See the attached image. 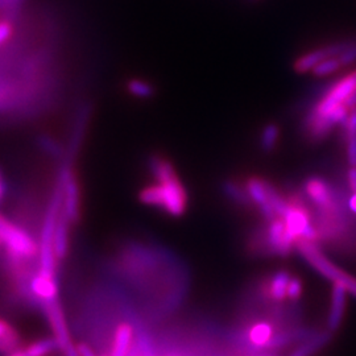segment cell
<instances>
[{
  "label": "cell",
  "mask_w": 356,
  "mask_h": 356,
  "mask_svg": "<svg viewBox=\"0 0 356 356\" xmlns=\"http://www.w3.org/2000/svg\"><path fill=\"white\" fill-rule=\"evenodd\" d=\"M149 172L153 182L141 189V204L172 218L185 216L189 207V194L173 163L161 154H154L149 160Z\"/></svg>",
  "instance_id": "2"
},
{
  "label": "cell",
  "mask_w": 356,
  "mask_h": 356,
  "mask_svg": "<svg viewBox=\"0 0 356 356\" xmlns=\"http://www.w3.org/2000/svg\"><path fill=\"white\" fill-rule=\"evenodd\" d=\"M101 356H108L107 354H101Z\"/></svg>",
  "instance_id": "22"
},
{
  "label": "cell",
  "mask_w": 356,
  "mask_h": 356,
  "mask_svg": "<svg viewBox=\"0 0 356 356\" xmlns=\"http://www.w3.org/2000/svg\"><path fill=\"white\" fill-rule=\"evenodd\" d=\"M136 343V331L132 323L120 322L113 332L108 356H131Z\"/></svg>",
  "instance_id": "6"
},
{
  "label": "cell",
  "mask_w": 356,
  "mask_h": 356,
  "mask_svg": "<svg viewBox=\"0 0 356 356\" xmlns=\"http://www.w3.org/2000/svg\"><path fill=\"white\" fill-rule=\"evenodd\" d=\"M331 338H332V332L327 329L317 330L304 341H301L300 343L296 344V347L288 356H313L321 351L323 347H326V344L330 342Z\"/></svg>",
  "instance_id": "9"
},
{
  "label": "cell",
  "mask_w": 356,
  "mask_h": 356,
  "mask_svg": "<svg viewBox=\"0 0 356 356\" xmlns=\"http://www.w3.org/2000/svg\"><path fill=\"white\" fill-rule=\"evenodd\" d=\"M344 184L348 193H356V166H348L344 177Z\"/></svg>",
  "instance_id": "16"
},
{
  "label": "cell",
  "mask_w": 356,
  "mask_h": 356,
  "mask_svg": "<svg viewBox=\"0 0 356 356\" xmlns=\"http://www.w3.org/2000/svg\"><path fill=\"white\" fill-rule=\"evenodd\" d=\"M20 1H22V0H0V6L4 7V8L13 10V8H16V7L19 6Z\"/></svg>",
  "instance_id": "19"
},
{
  "label": "cell",
  "mask_w": 356,
  "mask_h": 356,
  "mask_svg": "<svg viewBox=\"0 0 356 356\" xmlns=\"http://www.w3.org/2000/svg\"><path fill=\"white\" fill-rule=\"evenodd\" d=\"M4 193H6V184H4V179H3L1 173H0V201L4 197Z\"/></svg>",
  "instance_id": "21"
},
{
  "label": "cell",
  "mask_w": 356,
  "mask_h": 356,
  "mask_svg": "<svg viewBox=\"0 0 356 356\" xmlns=\"http://www.w3.org/2000/svg\"><path fill=\"white\" fill-rule=\"evenodd\" d=\"M128 90L131 91L132 95L139 98H149L153 92L152 86L141 79H132L128 83Z\"/></svg>",
  "instance_id": "14"
},
{
  "label": "cell",
  "mask_w": 356,
  "mask_h": 356,
  "mask_svg": "<svg viewBox=\"0 0 356 356\" xmlns=\"http://www.w3.org/2000/svg\"><path fill=\"white\" fill-rule=\"evenodd\" d=\"M356 90V69L331 81L309 102L301 120L306 140L318 144L343 127L351 113L350 99Z\"/></svg>",
  "instance_id": "1"
},
{
  "label": "cell",
  "mask_w": 356,
  "mask_h": 356,
  "mask_svg": "<svg viewBox=\"0 0 356 356\" xmlns=\"http://www.w3.org/2000/svg\"><path fill=\"white\" fill-rule=\"evenodd\" d=\"M222 191L227 201L236 207L241 209H254V204L251 202V198L248 195V191L244 184V178H227L222 184Z\"/></svg>",
  "instance_id": "8"
},
{
  "label": "cell",
  "mask_w": 356,
  "mask_h": 356,
  "mask_svg": "<svg viewBox=\"0 0 356 356\" xmlns=\"http://www.w3.org/2000/svg\"><path fill=\"white\" fill-rule=\"evenodd\" d=\"M244 245L247 254L254 257H289L293 251H297V243L291 236L282 216L261 219L247 234Z\"/></svg>",
  "instance_id": "3"
},
{
  "label": "cell",
  "mask_w": 356,
  "mask_h": 356,
  "mask_svg": "<svg viewBox=\"0 0 356 356\" xmlns=\"http://www.w3.org/2000/svg\"><path fill=\"white\" fill-rule=\"evenodd\" d=\"M22 347V335L10 322L0 318V354L7 355Z\"/></svg>",
  "instance_id": "11"
},
{
  "label": "cell",
  "mask_w": 356,
  "mask_h": 356,
  "mask_svg": "<svg viewBox=\"0 0 356 356\" xmlns=\"http://www.w3.org/2000/svg\"><path fill=\"white\" fill-rule=\"evenodd\" d=\"M344 147L348 166H356V108H353L343 124Z\"/></svg>",
  "instance_id": "10"
},
{
  "label": "cell",
  "mask_w": 356,
  "mask_h": 356,
  "mask_svg": "<svg viewBox=\"0 0 356 356\" xmlns=\"http://www.w3.org/2000/svg\"><path fill=\"white\" fill-rule=\"evenodd\" d=\"M280 127L276 123H268L267 126L263 127L259 136L260 149L267 154L275 152L280 141Z\"/></svg>",
  "instance_id": "12"
},
{
  "label": "cell",
  "mask_w": 356,
  "mask_h": 356,
  "mask_svg": "<svg viewBox=\"0 0 356 356\" xmlns=\"http://www.w3.org/2000/svg\"><path fill=\"white\" fill-rule=\"evenodd\" d=\"M4 356H29L28 355V353H26V347H19L17 350H15L13 353H10V354H7V355Z\"/></svg>",
  "instance_id": "20"
},
{
  "label": "cell",
  "mask_w": 356,
  "mask_h": 356,
  "mask_svg": "<svg viewBox=\"0 0 356 356\" xmlns=\"http://www.w3.org/2000/svg\"><path fill=\"white\" fill-rule=\"evenodd\" d=\"M347 207H348L350 213L356 216V193H348L347 191Z\"/></svg>",
  "instance_id": "18"
},
{
  "label": "cell",
  "mask_w": 356,
  "mask_h": 356,
  "mask_svg": "<svg viewBox=\"0 0 356 356\" xmlns=\"http://www.w3.org/2000/svg\"><path fill=\"white\" fill-rule=\"evenodd\" d=\"M347 307V291L341 284L332 282L330 294V307L326 319V329L332 334L339 330L343 322Z\"/></svg>",
  "instance_id": "7"
},
{
  "label": "cell",
  "mask_w": 356,
  "mask_h": 356,
  "mask_svg": "<svg viewBox=\"0 0 356 356\" xmlns=\"http://www.w3.org/2000/svg\"><path fill=\"white\" fill-rule=\"evenodd\" d=\"M351 38H346V40H339V41H334L325 47H319L314 48L312 51H306L304 54L298 56L294 63H293V70L297 74H307L312 73V70L317 66V65L329 58V57H338L339 54H342V51L348 47Z\"/></svg>",
  "instance_id": "5"
},
{
  "label": "cell",
  "mask_w": 356,
  "mask_h": 356,
  "mask_svg": "<svg viewBox=\"0 0 356 356\" xmlns=\"http://www.w3.org/2000/svg\"><path fill=\"white\" fill-rule=\"evenodd\" d=\"M343 69V65L339 61L338 57H329L323 61H321L313 70L312 74L317 78H326V76H334L338 72Z\"/></svg>",
  "instance_id": "13"
},
{
  "label": "cell",
  "mask_w": 356,
  "mask_h": 356,
  "mask_svg": "<svg viewBox=\"0 0 356 356\" xmlns=\"http://www.w3.org/2000/svg\"><path fill=\"white\" fill-rule=\"evenodd\" d=\"M297 252L325 279L341 284L347 293H351L356 297V279L347 273L342 268L338 267L334 261L325 254L321 245L317 243L300 242L297 244Z\"/></svg>",
  "instance_id": "4"
},
{
  "label": "cell",
  "mask_w": 356,
  "mask_h": 356,
  "mask_svg": "<svg viewBox=\"0 0 356 356\" xmlns=\"http://www.w3.org/2000/svg\"><path fill=\"white\" fill-rule=\"evenodd\" d=\"M76 347L78 356H101L99 354H97V351L89 343L79 342L76 344Z\"/></svg>",
  "instance_id": "17"
},
{
  "label": "cell",
  "mask_w": 356,
  "mask_h": 356,
  "mask_svg": "<svg viewBox=\"0 0 356 356\" xmlns=\"http://www.w3.org/2000/svg\"><path fill=\"white\" fill-rule=\"evenodd\" d=\"M13 35V26L10 22H0V48H3Z\"/></svg>",
  "instance_id": "15"
}]
</instances>
